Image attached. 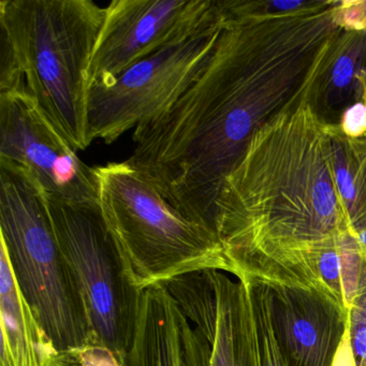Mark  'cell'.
Masks as SVG:
<instances>
[{
	"label": "cell",
	"instance_id": "obj_19",
	"mask_svg": "<svg viewBox=\"0 0 366 366\" xmlns=\"http://www.w3.org/2000/svg\"><path fill=\"white\" fill-rule=\"evenodd\" d=\"M331 366H357L355 365L350 340H349L348 332H345L342 342H340L335 355H334L333 363Z\"/></svg>",
	"mask_w": 366,
	"mask_h": 366
},
{
	"label": "cell",
	"instance_id": "obj_17",
	"mask_svg": "<svg viewBox=\"0 0 366 366\" xmlns=\"http://www.w3.org/2000/svg\"><path fill=\"white\" fill-rule=\"evenodd\" d=\"M76 366H122L114 355L102 346H91L76 355Z\"/></svg>",
	"mask_w": 366,
	"mask_h": 366
},
{
	"label": "cell",
	"instance_id": "obj_15",
	"mask_svg": "<svg viewBox=\"0 0 366 366\" xmlns=\"http://www.w3.org/2000/svg\"><path fill=\"white\" fill-rule=\"evenodd\" d=\"M333 21L342 31H366V0H340Z\"/></svg>",
	"mask_w": 366,
	"mask_h": 366
},
{
	"label": "cell",
	"instance_id": "obj_9",
	"mask_svg": "<svg viewBox=\"0 0 366 366\" xmlns=\"http://www.w3.org/2000/svg\"><path fill=\"white\" fill-rule=\"evenodd\" d=\"M0 159L26 169L51 198L98 203L95 168L80 159L26 87L0 93Z\"/></svg>",
	"mask_w": 366,
	"mask_h": 366
},
{
	"label": "cell",
	"instance_id": "obj_2",
	"mask_svg": "<svg viewBox=\"0 0 366 366\" xmlns=\"http://www.w3.org/2000/svg\"><path fill=\"white\" fill-rule=\"evenodd\" d=\"M352 230L336 192L330 140L305 102L265 124L227 177L217 234L237 269Z\"/></svg>",
	"mask_w": 366,
	"mask_h": 366
},
{
	"label": "cell",
	"instance_id": "obj_14",
	"mask_svg": "<svg viewBox=\"0 0 366 366\" xmlns=\"http://www.w3.org/2000/svg\"><path fill=\"white\" fill-rule=\"evenodd\" d=\"M337 0H217L224 21H261L320 14Z\"/></svg>",
	"mask_w": 366,
	"mask_h": 366
},
{
	"label": "cell",
	"instance_id": "obj_16",
	"mask_svg": "<svg viewBox=\"0 0 366 366\" xmlns=\"http://www.w3.org/2000/svg\"><path fill=\"white\" fill-rule=\"evenodd\" d=\"M338 126L346 136L351 138L366 136V104H357L349 108Z\"/></svg>",
	"mask_w": 366,
	"mask_h": 366
},
{
	"label": "cell",
	"instance_id": "obj_18",
	"mask_svg": "<svg viewBox=\"0 0 366 366\" xmlns=\"http://www.w3.org/2000/svg\"><path fill=\"white\" fill-rule=\"evenodd\" d=\"M292 336L295 338V344L299 345L301 348L305 350V348H312L316 345L318 340V334L316 329L310 321L301 318L295 321L292 325Z\"/></svg>",
	"mask_w": 366,
	"mask_h": 366
},
{
	"label": "cell",
	"instance_id": "obj_5",
	"mask_svg": "<svg viewBox=\"0 0 366 366\" xmlns=\"http://www.w3.org/2000/svg\"><path fill=\"white\" fill-rule=\"evenodd\" d=\"M0 232L16 282L61 355L99 346L57 243L48 194L23 167L0 159Z\"/></svg>",
	"mask_w": 366,
	"mask_h": 366
},
{
	"label": "cell",
	"instance_id": "obj_6",
	"mask_svg": "<svg viewBox=\"0 0 366 366\" xmlns=\"http://www.w3.org/2000/svg\"><path fill=\"white\" fill-rule=\"evenodd\" d=\"M57 243L78 286L98 345L125 365L142 291L128 282L98 203L48 196Z\"/></svg>",
	"mask_w": 366,
	"mask_h": 366
},
{
	"label": "cell",
	"instance_id": "obj_20",
	"mask_svg": "<svg viewBox=\"0 0 366 366\" xmlns=\"http://www.w3.org/2000/svg\"><path fill=\"white\" fill-rule=\"evenodd\" d=\"M355 340L357 355L364 364L366 362V325L357 330Z\"/></svg>",
	"mask_w": 366,
	"mask_h": 366
},
{
	"label": "cell",
	"instance_id": "obj_4",
	"mask_svg": "<svg viewBox=\"0 0 366 366\" xmlns=\"http://www.w3.org/2000/svg\"><path fill=\"white\" fill-rule=\"evenodd\" d=\"M98 204L134 289L205 269L237 274L217 235L179 213L127 162L95 167Z\"/></svg>",
	"mask_w": 366,
	"mask_h": 366
},
{
	"label": "cell",
	"instance_id": "obj_1",
	"mask_svg": "<svg viewBox=\"0 0 366 366\" xmlns=\"http://www.w3.org/2000/svg\"><path fill=\"white\" fill-rule=\"evenodd\" d=\"M335 7L297 18L224 21L204 69L170 109L134 129L126 162L179 213L218 237L227 177L265 124L303 102L342 31Z\"/></svg>",
	"mask_w": 366,
	"mask_h": 366
},
{
	"label": "cell",
	"instance_id": "obj_13",
	"mask_svg": "<svg viewBox=\"0 0 366 366\" xmlns=\"http://www.w3.org/2000/svg\"><path fill=\"white\" fill-rule=\"evenodd\" d=\"M336 192L349 226L359 237L366 231V136L351 138L340 126H325Z\"/></svg>",
	"mask_w": 366,
	"mask_h": 366
},
{
	"label": "cell",
	"instance_id": "obj_3",
	"mask_svg": "<svg viewBox=\"0 0 366 366\" xmlns=\"http://www.w3.org/2000/svg\"><path fill=\"white\" fill-rule=\"evenodd\" d=\"M106 8L91 0H3L0 29L27 93L76 152L91 145V63Z\"/></svg>",
	"mask_w": 366,
	"mask_h": 366
},
{
	"label": "cell",
	"instance_id": "obj_11",
	"mask_svg": "<svg viewBox=\"0 0 366 366\" xmlns=\"http://www.w3.org/2000/svg\"><path fill=\"white\" fill-rule=\"evenodd\" d=\"M0 366H72L23 295L5 246H0Z\"/></svg>",
	"mask_w": 366,
	"mask_h": 366
},
{
	"label": "cell",
	"instance_id": "obj_10",
	"mask_svg": "<svg viewBox=\"0 0 366 366\" xmlns=\"http://www.w3.org/2000/svg\"><path fill=\"white\" fill-rule=\"evenodd\" d=\"M365 95L366 31L342 29L321 59L303 102L321 124L336 126L349 108L365 104Z\"/></svg>",
	"mask_w": 366,
	"mask_h": 366
},
{
	"label": "cell",
	"instance_id": "obj_21",
	"mask_svg": "<svg viewBox=\"0 0 366 366\" xmlns=\"http://www.w3.org/2000/svg\"><path fill=\"white\" fill-rule=\"evenodd\" d=\"M365 104H366V95H365Z\"/></svg>",
	"mask_w": 366,
	"mask_h": 366
},
{
	"label": "cell",
	"instance_id": "obj_7",
	"mask_svg": "<svg viewBox=\"0 0 366 366\" xmlns=\"http://www.w3.org/2000/svg\"><path fill=\"white\" fill-rule=\"evenodd\" d=\"M224 26L222 16L111 82L93 83L89 99L91 142L102 140L111 144L170 109L209 63Z\"/></svg>",
	"mask_w": 366,
	"mask_h": 366
},
{
	"label": "cell",
	"instance_id": "obj_12",
	"mask_svg": "<svg viewBox=\"0 0 366 366\" xmlns=\"http://www.w3.org/2000/svg\"><path fill=\"white\" fill-rule=\"evenodd\" d=\"M181 318V308L164 285L144 289L124 366H185Z\"/></svg>",
	"mask_w": 366,
	"mask_h": 366
},
{
	"label": "cell",
	"instance_id": "obj_8",
	"mask_svg": "<svg viewBox=\"0 0 366 366\" xmlns=\"http://www.w3.org/2000/svg\"><path fill=\"white\" fill-rule=\"evenodd\" d=\"M220 16L217 0H113L92 59V82H111Z\"/></svg>",
	"mask_w": 366,
	"mask_h": 366
}]
</instances>
